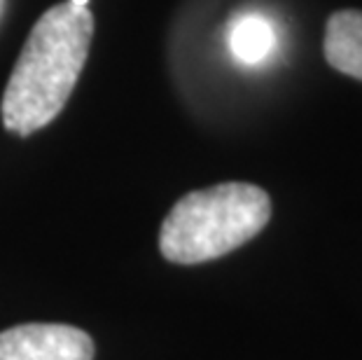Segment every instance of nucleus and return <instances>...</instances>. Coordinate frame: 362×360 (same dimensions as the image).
<instances>
[{"label":"nucleus","mask_w":362,"mask_h":360,"mask_svg":"<svg viewBox=\"0 0 362 360\" xmlns=\"http://www.w3.org/2000/svg\"><path fill=\"white\" fill-rule=\"evenodd\" d=\"M94 17L89 7L61 3L37 19L3 96V124L17 136L47 127L71 98L87 61Z\"/></svg>","instance_id":"1"},{"label":"nucleus","mask_w":362,"mask_h":360,"mask_svg":"<svg viewBox=\"0 0 362 360\" xmlns=\"http://www.w3.org/2000/svg\"><path fill=\"white\" fill-rule=\"evenodd\" d=\"M269 218V194L250 182L197 190L185 194L161 225V255L175 265L208 262L257 236Z\"/></svg>","instance_id":"2"},{"label":"nucleus","mask_w":362,"mask_h":360,"mask_svg":"<svg viewBox=\"0 0 362 360\" xmlns=\"http://www.w3.org/2000/svg\"><path fill=\"white\" fill-rule=\"evenodd\" d=\"M94 342L73 325L28 323L0 332V360H91Z\"/></svg>","instance_id":"3"},{"label":"nucleus","mask_w":362,"mask_h":360,"mask_svg":"<svg viewBox=\"0 0 362 360\" xmlns=\"http://www.w3.org/2000/svg\"><path fill=\"white\" fill-rule=\"evenodd\" d=\"M322 50L334 71L362 80V12H334L327 21Z\"/></svg>","instance_id":"4"},{"label":"nucleus","mask_w":362,"mask_h":360,"mask_svg":"<svg viewBox=\"0 0 362 360\" xmlns=\"http://www.w3.org/2000/svg\"><path fill=\"white\" fill-rule=\"evenodd\" d=\"M229 47L232 54L248 66H257L276 47V33L274 26L269 24L259 14H245L234 21L232 30H229Z\"/></svg>","instance_id":"5"},{"label":"nucleus","mask_w":362,"mask_h":360,"mask_svg":"<svg viewBox=\"0 0 362 360\" xmlns=\"http://www.w3.org/2000/svg\"><path fill=\"white\" fill-rule=\"evenodd\" d=\"M68 3L78 5V7H87V5H89V0H68Z\"/></svg>","instance_id":"6"},{"label":"nucleus","mask_w":362,"mask_h":360,"mask_svg":"<svg viewBox=\"0 0 362 360\" xmlns=\"http://www.w3.org/2000/svg\"><path fill=\"white\" fill-rule=\"evenodd\" d=\"M3 5H5V0H0V12H3Z\"/></svg>","instance_id":"7"}]
</instances>
